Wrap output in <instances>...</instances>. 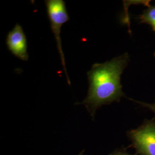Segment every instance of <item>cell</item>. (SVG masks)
I'll use <instances>...</instances> for the list:
<instances>
[{"mask_svg": "<svg viewBox=\"0 0 155 155\" xmlns=\"http://www.w3.org/2000/svg\"><path fill=\"white\" fill-rule=\"evenodd\" d=\"M129 61V56L125 53L110 61L95 63L87 73L89 91L80 104L85 106L93 118L97 110L102 106L119 102L125 97L121 84V77Z\"/></svg>", "mask_w": 155, "mask_h": 155, "instance_id": "cell-1", "label": "cell"}, {"mask_svg": "<svg viewBox=\"0 0 155 155\" xmlns=\"http://www.w3.org/2000/svg\"><path fill=\"white\" fill-rule=\"evenodd\" d=\"M45 2L47 8V15L51 23V28L55 38L58 50L61 56L64 71L66 75L67 81L68 84L71 85L67 71L66 61L61 38V29L63 25L68 22L70 20L66 8V3L63 0H46Z\"/></svg>", "mask_w": 155, "mask_h": 155, "instance_id": "cell-2", "label": "cell"}, {"mask_svg": "<svg viewBox=\"0 0 155 155\" xmlns=\"http://www.w3.org/2000/svg\"><path fill=\"white\" fill-rule=\"evenodd\" d=\"M132 145L139 155H155V120H145L127 132Z\"/></svg>", "mask_w": 155, "mask_h": 155, "instance_id": "cell-3", "label": "cell"}, {"mask_svg": "<svg viewBox=\"0 0 155 155\" xmlns=\"http://www.w3.org/2000/svg\"><path fill=\"white\" fill-rule=\"evenodd\" d=\"M6 43L8 50L13 55L23 61H28L27 38L22 27L19 24H16L9 32Z\"/></svg>", "mask_w": 155, "mask_h": 155, "instance_id": "cell-4", "label": "cell"}, {"mask_svg": "<svg viewBox=\"0 0 155 155\" xmlns=\"http://www.w3.org/2000/svg\"><path fill=\"white\" fill-rule=\"evenodd\" d=\"M138 18L140 22L150 25L155 32V5L147 6V8Z\"/></svg>", "mask_w": 155, "mask_h": 155, "instance_id": "cell-5", "label": "cell"}, {"mask_svg": "<svg viewBox=\"0 0 155 155\" xmlns=\"http://www.w3.org/2000/svg\"><path fill=\"white\" fill-rule=\"evenodd\" d=\"M130 100L133 101V102H134L136 103H137L138 104L144 107H146V108L148 109L149 110L151 111L152 112H153L155 114V102L153 104H148V103H146V102L136 101V100H134L133 99H130Z\"/></svg>", "mask_w": 155, "mask_h": 155, "instance_id": "cell-6", "label": "cell"}, {"mask_svg": "<svg viewBox=\"0 0 155 155\" xmlns=\"http://www.w3.org/2000/svg\"><path fill=\"white\" fill-rule=\"evenodd\" d=\"M109 155H133L129 153L125 150H114Z\"/></svg>", "mask_w": 155, "mask_h": 155, "instance_id": "cell-7", "label": "cell"}, {"mask_svg": "<svg viewBox=\"0 0 155 155\" xmlns=\"http://www.w3.org/2000/svg\"><path fill=\"white\" fill-rule=\"evenodd\" d=\"M84 150H82V152H81V153H79V154H78V155H83V152H84Z\"/></svg>", "mask_w": 155, "mask_h": 155, "instance_id": "cell-8", "label": "cell"}, {"mask_svg": "<svg viewBox=\"0 0 155 155\" xmlns=\"http://www.w3.org/2000/svg\"><path fill=\"white\" fill-rule=\"evenodd\" d=\"M154 56H155V53H154Z\"/></svg>", "mask_w": 155, "mask_h": 155, "instance_id": "cell-9", "label": "cell"}]
</instances>
